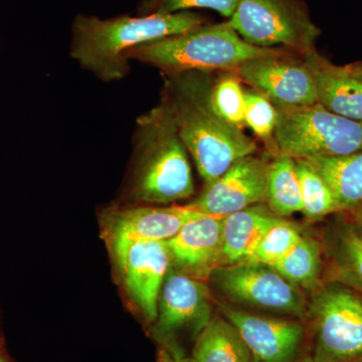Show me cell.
Listing matches in <instances>:
<instances>
[{"mask_svg": "<svg viewBox=\"0 0 362 362\" xmlns=\"http://www.w3.org/2000/svg\"><path fill=\"white\" fill-rule=\"evenodd\" d=\"M245 101L246 127H249L264 143L267 153L272 157L280 156L274 138L278 121L277 109L265 97L252 89H245Z\"/></svg>", "mask_w": 362, "mask_h": 362, "instance_id": "d4e9b609", "label": "cell"}, {"mask_svg": "<svg viewBox=\"0 0 362 362\" xmlns=\"http://www.w3.org/2000/svg\"><path fill=\"white\" fill-rule=\"evenodd\" d=\"M251 351L225 317L216 315L195 338L192 362H247Z\"/></svg>", "mask_w": 362, "mask_h": 362, "instance_id": "ffe728a7", "label": "cell"}, {"mask_svg": "<svg viewBox=\"0 0 362 362\" xmlns=\"http://www.w3.org/2000/svg\"><path fill=\"white\" fill-rule=\"evenodd\" d=\"M281 49H263L247 44L228 21L199 26L137 45L125 54L129 61L154 66L162 74L185 71H233L249 59L275 54Z\"/></svg>", "mask_w": 362, "mask_h": 362, "instance_id": "277c9868", "label": "cell"}, {"mask_svg": "<svg viewBox=\"0 0 362 362\" xmlns=\"http://www.w3.org/2000/svg\"><path fill=\"white\" fill-rule=\"evenodd\" d=\"M240 0H142L138 6L139 16L170 14L192 8H207L218 11L223 18H230Z\"/></svg>", "mask_w": 362, "mask_h": 362, "instance_id": "4316f807", "label": "cell"}, {"mask_svg": "<svg viewBox=\"0 0 362 362\" xmlns=\"http://www.w3.org/2000/svg\"><path fill=\"white\" fill-rule=\"evenodd\" d=\"M349 68L356 77L361 78L362 80V63L361 64H352V65H349Z\"/></svg>", "mask_w": 362, "mask_h": 362, "instance_id": "f546056e", "label": "cell"}, {"mask_svg": "<svg viewBox=\"0 0 362 362\" xmlns=\"http://www.w3.org/2000/svg\"><path fill=\"white\" fill-rule=\"evenodd\" d=\"M216 71L162 74L160 102L165 105L188 153L204 182L220 177L235 161L258 146L244 131L214 112L209 90Z\"/></svg>", "mask_w": 362, "mask_h": 362, "instance_id": "6da1fadb", "label": "cell"}, {"mask_svg": "<svg viewBox=\"0 0 362 362\" xmlns=\"http://www.w3.org/2000/svg\"><path fill=\"white\" fill-rule=\"evenodd\" d=\"M204 214L185 206H153L139 204L112 209L105 214L109 238L138 240H166L177 235L188 221Z\"/></svg>", "mask_w": 362, "mask_h": 362, "instance_id": "9a60e30c", "label": "cell"}, {"mask_svg": "<svg viewBox=\"0 0 362 362\" xmlns=\"http://www.w3.org/2000/svg\"><path fill=\"white\" fill-rule=\"evenodd\" d=\"M214 299L206 282L170 266L159 295L153 334L159 345L181 349L178 340H195L213 318Z\"/></svg>", "mask_w": 362, "mask_h": 362, "instance_id": "9c48e42d", "label": "cell"}, {"mask_svg": "<svg viewBox=\"0 0 362 362\" xmlns=\"http://www.w3.org/2000/svg\"><path fill=\"white\" fill-rule=\"evenodd\" d=\"M303 235L299 226L280 218L269 228L249 261L273 267L296 246Z\"/></svg>", "mask_w": 362, "mask_h": 362, "instance_id": "484cf974", "label": "cell"}, {"mask_svg": "<svg viewBox=\"0 0 362 362\" xmlns=\"http://www.w3.org/2000/svg\"><path fill=\"white\" fill-rule=\"evenodd\" d=\"M247 362H259L258 359L255 358L254 356H252L251 358L249 359Z\"/></svg>", "mask_w": 362, "mask_h": 362, "instance_id": "d6a6232c", "label": "cell"}, {"mask_svg": "<svg viewBox=\"0 0 362 362\" xmlns=\"http://www.w3.org/2000/svg\"><path fill=\"white\" fill-rule=\"evenodd\" d=\"M272 156L243 157L220 177L206 183L202 194L187 206L207 216H226L266 201Z\"/></svg>", "mask_w": 362, "mask_h": 362, "instance_id": "4fadbf2b", "label": "cell"}, {"mask_svg": "<svg viewBox=\"0 0 362 362\" xmlns=\"http://www.w3.org/2000/svg\"><path fill=\"white\" fill-rule=\"evenodd\" d=\"M207 282L226 303L249 311L265 312L305 320L308 295L275 269L256 262L243 261L220 267Z\"/></svg>", "mask_w": 362, "mask_h": 362, "instance_id": "ba28073f", "label": "cell"}, {"mask_svg": "<svg viewBox=\"0 0 362 362\" xmlns=\"http://www.w3.org/2000/svg\"><path fill=\"white\" fill-rule=\"evenodd\" d=\"M356 362H362V359H361V361H356Z\"/></svg>", "mask_w": 362, "mask_h": 362, "instance_id": "836d02e7", "label": "cell"}, {"mask_svg": "<svg viewBox=\"0 0 362 362\" xmlns=\"http://www.w3.org/2000/svg\"><path fill=\"white\" fill-rule=\"evenodd\" d=\"M233 73L243 84L265 97L276 108L318 103L315 82L303 58L280 49L245 62Z\"/></svg>", "mask_w": 362, "mask_h": 362, "instance_id": "30bf717a", "label": "cell"}, {"mask_svg": "<svg viewBox=\"0 0 362 362\" xmlns=\"http://www.w3.org/2000/svg\"><path fill=\"white\" fill-rule=\"evenodd\" d=\"M265 204L280 218H287L302 213L303 201L296 159L283 154L272 157L267 177Z\"/></svg>", "mask_w": 362, "mask_h": 362, "instance_id": "44dd1931", "label": "cell"}, {"mask_svg": "<svg viewBox=\"0 0 362 362\" xmlns=\"http://www.w3.org/2000/svg\"><path fill=\"white\" fill-rule=\"evenodd\" d=\"M228 23L247 44L299 56L315 49L321 35L302 0H240Z\"/></svg>", "mask_w": 362, "mask_h": 362, "instance_id": "52a82bcc", "label": "cell"}, {"mask_svg": "<svg viewBox=\"0 0 362 362\" xmlns=\"http://www.w3.org/2000/svg\"><path fill=\"white\" fill-rule=\"evenodd\" d=\"M341 214H344L345 218L352 223V226L356 228L357 232L362 237V206L347 211V213Z\"/></svg>", "mask_w": 362, "mask_h": 362, "instance_id": "f1b7e54d", "label": "cell"}, {"mask_svg": "<svg viewBox=\"0 0 362 362\" xmlns=\"http://www.w3.org/2000/svg\"><path fill=\"white\" fill-rule=\"evenodd\" d=\"M204 25V18L190 11L107 20L78 14L71 25L70 56L99 80L117 82L130 73V61L125 57L129 49Z\"/></svg>", "mask_w": 362, "mask_h": 362, "instance_id": "7a4b0ae2", "label": "cell"}, {"mask_svg": "<svg viewBox=\"0 0 362 362\" xmlns=\"http://www.w3.org/2000/svg\"><path fill=\"white\" fill-rule=\"evenodd\" d=\"M326 181L339 213L362 206V150L349 156L304 159Z\"/></svg>", "mask_w": 362, "mask_h": 362, "instance_id": "d6986e66", "label": "cell"}, {"mask_svg": "<svg viewBox=\"0 0 362 362\" xmlns=\"http://www.w3.org/2000/svg\"><path fill=\"white\" fill-rule=\"evenodd\" d=\"M223 220V216L204 214L188 221L166 240L171 266L188 277L207 282L214 271L225 266Z\"/></svg>", "mask_w": 362, "mask_h": 362, "instance_id": "5bb4252c", "label": "cell"}, {"mask_svg": "<svg viewBox=\"0 0 362 362\" xmlns=\"http://www.w3.org/2000/svg\"><path fill=\"white\" fill-rule=\"evenodd\" d=\"M194 194L188 152L165 105L159 101L138 117L126 199L137 204H175Z\"/></svg>", "mask_w": 362, "mask_h": 362, "instance_id": "3957f363", "label": "cell"}, {"mask_svg": "<svg viewBox=\"0 0 362 362\" xmlns=\"http://www.w3.org/2000/svg\"><path fill=\"white\" fill-rule=\"evenodd\" d=\"M296 362H315L314 359L312 358L310 352H306V354H302L301 356H299V358L297 359Z\"/></svg>", "mask_w": 362, "mask_h": 362, "instance_id": "4dcf8cb0", "label": "cell"}, {"mask_svg": "<svg viewBox=\"0 0 362 362\" xmlns=\"http://www.w3.org/2000/svg\"><path fill=\"white\" fill-rule=\"evenodd\" d=\"M307 337L315 362L362 359V295L337 281L323 280L308 293Z\"/></svg>", "mask_w": 362, "mask_h": 362, "instance_id": "5b68a950", "label": "cell"}, {"mask_svg": "<svg viewBox=\"0 0 362 362\" xmlns=\"http://www.w3.org/2000/svg\"><path fill=\"white\" fill-rule=\"evenodd\" d=\"M323 280L337 281L362 295V237L346 218L328 225L320 240Z\"/></svg>", "mask_w": 362, "mask_h": 362, "instance_id": "e0dca14e", "label": "cell"}, {"mask_svg": "<svg viewBox=\"0 0 362 362\" xmlns=\"http://www.w3.org/2000/svg\"><path fill=\"white\" fill-rule=\"evenodd\" d=\"M124 285L148 322H156L162 285L171 266L164 240L109 238Z\"/></svg>", "mask_w": 362, "mask_h": 362, "instance_id": "8fae6325", "label": "cell"}, {"mask_svg": "<svg viewBox=\"0 0 362 362\" xmlns=\"http://www.w3.org/2000/svg\"><path fill=\"white\" fill-rule=\"evenodd\" d=\"M221 315L238 330L259 362H296L306 339V325L294 317L268 315L218 303Z\"/></svg>", "mask_w": 362, "mask_h": 362, "instance_id": "7c38bea8", "label": "cell"}, {"mask_svg": "<svg viewBox=\"0 0 362 362\" xmlns=\"http://www.w3.org/2000/svg\"><path fill=\"white\" fill-rule=\"evenodd\" d=\"M296 162L305 218L316 223L330 214H339L337 199L326 181L304 159H296Z\"/></svg>", "mask_w": 362, "mask_h": 362, "instance_id": "cb8c5ba5", "label": "cell"}, {"mask_svg": "<svg viewBox=\"0 0 362 362\" xmlns=\"http://www.w3.org/2000/svg\"><path fill=\"white\" fill-rule=\"evenodd\" d=\"M216 73L209 90L211 106L223 121L237 129L244 131L246 127V101L243 83L233 71Z\"/></svg>", "mask_w": 362, "mask_h": 362, "instance_id": "603a6c76", "label": "cell"}, {"mask_svg": "<svg viewBox=\"0 0 362 362\" xmlns=\"http://www.w3.org/2000/svg\"><path fill=\"white\" fill-rule=\"evenodd\" d=\"M315 82L318 103L328 111L362 122V80L349 66H340L315 49L302 54Z\"/></svg>", "mask_w": 362, "mask_h": 362, "instance_id": "2e32d148", "label": "cell"}, {"mask_svg": "<svg viewBox=\"0 0 362 362\" xmlns=\"http://www.w3.org/2000/svg\"><path fill=\"white\" fill-rule=\"evenodd\" d=\"M280 218L265 202L247 207L223 220V252L225 266L251 258L259 243Z\"/></svg>", "mask_w": 362, "mask_h": 362, "instance_id": "ac0fdd59", "label": "cell"}, {"mask_svg": "<svg viewBox=\"0 0 362 362\" xmlns=\"http://www.w3.org/2000/svg\"><path fill=\"white\" fill-rule=\"evenodd\" d=\"M279 154L294 159L349 156L362 150V122L338 116L316 103L276 108Z\"/></svg>", "mask_w": 362, "mask_h": 362, "instance_id": "8992f818", "label": "cell"}, {"mask_svg": "<svg viewBox=\"0 0 362 362\" xmlns=\"http://www.w3.org/2000/svg\"><path fill=\"white\" fill-rule=\"evenodd\" d=\"M158 362H192V358L185 356V352L180 349H169L159 345Z\"/></svg>", "mask_w": 362, "mask_h": 362, "instance_id": "83f0119b", "label": "cell"}, {"mask_svg": "<svg viewBox=\"0 0 362 362\" xmlns=\"http://www.w3.org/2000/svg\"><path fill=\"white\" fill-rule=\"evenodd\" d=\"M293 285L310 293L323 281L322 245L304 233L291 251L272 267Z\"/></svg>", "mask_w": 362, "mask_h": 362, "instance_id": "7402d4cb", "label": "cell"}, {"mask_svg": "<svg viewBox=\"0 0 362 362\" xmlns=\"http://www.w3.org/2000/svg\"><path fill=\"white\" fill-rule=\"evenodd\" d=\"M0 362H9L8 359L6 358L1 350H0Z\"/></svg>", "mask_w": 362, "mask_h": 362, "instance_id": "1f68e13d", "label": "cell"}]
</instances>
